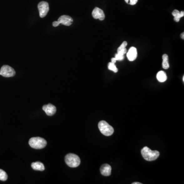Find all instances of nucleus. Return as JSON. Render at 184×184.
Returning a JSON list of instances; mask_svg holds the SVG:
<instances>
[{"mask_svg":"<svg viewBox=\"0 0 184 184\" xmlns=\"http://www.w3.org/2000/svg\"><path fill=\"white\" fill-rule=\"evenodd\" d=\"M98 127L101 133L105 136H110L112 135L114 131L113 127L105 121L103 120L99 122L98 123Z\"/></svg>","mask_w":184,"mask_h":184,"instance_id":"obj_4","label":"nucleus"},{"mask_svg":"<svg viewBox=\"0 0 184 184\" xmlns=\"http://www.w3.org/2000/svg\"><path fill=\"white\" fill-rule=\"evenodd\" d=\"M125 1L126 3H127V4L129 3V0H125Z\"/></svg>","mask_w":184,"mask_h":184,"instance_id":"obj_24","label":"nucleus"},{"mask_svg":"<svg viewBox=\"0 0 184 184\" xmlns=\"http://www.w3.org/2000/svg\"><path fill=\"white\" fill-rule=\"evenodd\" d=\"M52 25H53V27H56L59 26L60 24H59L58 21H54V22H53V23H52Z\"/></svg>","mask_w":184,"mask_h":184,"instance_id":"obj_21","label":"nucleus"},{"mask_svg":"<svg viewBox=\"0 0 184 184\" xmlns=\"http://www.w3.org/2000/svg\"><path fill=\"white\" fill-rule=\"evenodd\" d=\"M58 22L59 24H63L64 25L69 26L71 25L73 22V20L71 17L68 15H61L58 19Z\"/></svg>","mask_w":184,"mask_h":184,"instance_id":"obj_7","label":"nucleus"},{"mask_svg":"<svg viewBox=\"0 0 184 184\" xmlns=\"http://www.w3.org/2000/svg\"><path fill=\"white\" fill-rule=\"evenodd\" d=\"M126 52H127V49H126V48L124 49H122V50H120V51H117V53H118L119 54L121 55H123V56H124L125 54L126 53Z\"/></svg>","mask_w":184,"mask_h":184,"instance_id":"obj_19","label":"nucleus"},{"mask_svg":"<svg viewBox=\"0 0 184 184\" xmlns=\"http://www.w3.org/2000/svg\"><path fill=\"white\" fill-rule=\"evenodd\" d=\"M137 56L138 53L137 49L134 47L130 48L127 53V57L128 60L130 61H134L137 59Z\"/></svg>","mask_w":184,"mask_h":184,"instance_id":"obj_10","label":"nucleus"},{"mask_svg":"<svg viewBox=\"0 0 184 184\" xmlns=\"http://www.w3.org/2000/svg\"><path fill=\"white\" fill-rule=\"evenodd\" d=\"M172 14L174 17V21H176V22H179L181 18L184 17V11L180 12L179 10H174L172 13Z\"/></svg>","mask_w":184,"mask_h":184,"instance_id":"obj_12","label":"nucleus"},{"mask_svg":"<svg viewBox=\"0 0 184 184\" xmlns=\"http://www.w3.org/2000/svg\"><path fill=\"white\" fill-rule=\"evenodd\" d=\"M112 167L110 165L105 164L102 165L100 168V172L103 176H110L111 174Z\"/></svg>","mask_w":184,"mask_h":184,"instance_id":"obj_11","label":"nucleus"},{"mask_svg":"<svg viewBox=\"0 0 184 184\" xmlns=\"http://www.w3.org/2000/svg\"><path fill=\"white\" fill-rule=\"evenodd\" d=\"M127 42H126V41H124V42H123V43H122L121 45H120V47H119L118 48L117 51H120V50H122V49L125 48L127 46Z\"/></svg>","mask_w":184,"mask_h":184,"instance_id":"obj_18","label":"nucleus"},{"mask_svg":"<svg viewBox=\"0 0 184 184\" xmlns=\"http://www.w3.org/2000/svg\"><path fill=\"white\" fill-rule=\"evenodd\" d=\"M65 162L67 165L70 167H77L80 164V159L75 154L69 153L65 156Z\"/></svg>","mask_w":184,"mask_h":184,"instance_id":"obj_3","label":"nucleus"},{"mask_svg":"<svg viewBox=\"0 0 184 184\" xmlns=\"http://www.w3.org/2000/svg\"><path fill=\"white\" fill-rule=\"evenodd\" d=\"M43 110L45 111L46 114L49 116H53L56 112V107L50 103L43 105Z\"/></svg>","mask_w":184,"mask_h":184,"instance_id":"obj_9","label":"nucleus"},{"mask_svg":"<svg viewBox=\"0 0 184 184\" xmlns=\"http://www.w3.org/2000/svg\"><path fill=\"white\" fill-rule=\"evenodd\" d=\"M92 14L95 19H99L100 21H103L105 19V13L102 9L98 7L94 9Z\"/></svg>","mask_w":184,"mask_h":184,"instance_id":"obj_8","label":"nucleus"},{"mask_svg":"<svg viewBox=\"0 0 184 184\" xmlns=\"http://www.w3.org/2000/svg\"><path fill=\"white\" fill-rule=\"evenodd\" d=\"M133 184H142V183H139V182H134V183H132Z\"/></svg>","mask_w":184,"mask_h":184,"instance_id":"obj_23","label":"nucleus"},{"mask_svg":"<svg viewBox=\"0 0 184 184\" xmlns=\"http://www.w3.org/2000/svg\"><path fill=\"white\" fill-rule=\"evenodd\" d=\"M156 78L159 82H164L167 80V77L165 72L161 71L156 74Z\"/></svg>","mask_w":184,"mask_h":184,"instance_id":"obj_14","label":"nucleus"},{"mask_svg":"<svg viewBox=\"0 0 184 184\" xmlns=\"http://www.w3.org/2000/svg\"><path fill=\"white\" fill-rule=\"evenodd\" d=\"M15 75V70L8 65L2 66L0 70V75L5 77H11Z\"/></svg>","mask_w":184,"mask_h":184,"instance_id":"obj_5","label":"nucleus"},{"mask_svg":"<svg viewBox=\"0 0 184 184\" xmlns=\"http://www.w3.org/2000/svg\"><path fill=\"white\" fill-rule=\"evenodd\" d=\"M141 154L145 160L152 161L158 159L160 152L157 151H151L148 147H144L141 150Z\"/></svg>","mask_w":184,"mask_h":184,"instance_id":"obj_1","label":"nucleus"},{"mask_svg":"<svg viewBox=\"0 0 184 184\" xmlns=\"http://www.w3.org/2000/svg\"><path fill=\"white\" fill-rule=\"evenodd\" d=\"M138 0H130V4L131 5H134L136 4L137 2H138Z\"/></svg>","mask_w":184,"mask_h":184,"instance_id":"obj_20","label":"nucleus"},{"mask_svg":"<svg viewBox=\"0 0 184 184\" xmlns=\"http://www.w3.org/2000/svg\"><path fill=\"white\" fill-rule=\"evenodd\" d=\"M163 59V63H162V66L164 69H168L169 68V64L168 63V56L166 54L162 56Z\"/></svg>","mask_w":184,"mask_h":184,"instance_id":"obj_15","label":"nucleus"},{"mask_svg":"<svg viewBox=\"0 0 184 184\" xmlns=\"http://www.w3.org/2000/svg\"><path fill=\"white\" fill-rule=\"evenodd\" d=\"M183 82H184V76H183Z\"/></svg>","mask_w":184,"mask_h":184,"instance_id":"obj_25","label":"nucleus"},{"mask_svg":"<svg viewBox=\"0 0 184 184\" xmlns=\"http://www.w3.org/2000/svg\"><path fill=\"white\" fill-rule=\"evenodd\" d=\"M8 179L7 173L4 170L0 169V180L2 181H5Z\"/></svg>","mask_w":184,"mask_h":184,"instance_id":"obj_16","label":"nucleus"},{"mask_svg":"<svg viewBox=\"0 0 184 184\" xmlns=\"http://www.w3.org/2000/svg\"><path fill=\"white\" fill-rule=\"evenodd\" d=\"M184 32H183V33H182L181 34V39H184Z\"/></svg>","mask_w":184,"mask_h":184,"instance_id":"obj_22","label":"nucleus"},{"mask_svg":"<svg viewBox=\"0 0 184 184\" xmlns=\"http://www.w3.org/2000/svg\"><path fill=\"white\" fill-rule=\"evenodd\" d=\"M31 167L34 170L43 171L45 170V166L43 164L40 162H36L32 163Z\"/></svg>","mask_w":184,"mask_h":184,"instance_id":"obj_13","label":"nucleus"},{"mask_svg":"<svg viewBox=\"0 0 184 184\" xmlns=\"http://www.w3.org/2000/svg\"><path fill=\"white\" fill-rule=\"evenodd\" d=\"M39 10V17L43 18L46 17L49 11V5L47 2L42 1L38 5Z\"/></svg>","mask_w":184,"mask_h":184,"instance_id":"obj_6","label":"nucleus"},{"mask_svg":"<svg viewBox=\"0 0 184 184\" xmlns=\"http://www.w3.org/2000/svg\"><path fill=\"white\" fill-rule=\"evenodd\" d=\"M108 69H109V70L115 73H117L118 72V69L117 68L116 65H115L114 63H112V62L109 63Z\"/></svg>","mask_w":184,"mask_h":184,"instance_id":"obj_17","label":"nucleus"},{"mask_svg":"<svg viewBox=\"0 0 184 184\" xmlns=\"http://www.w3.org/2000/svg\"><path fill=\"white\" fill-rule=\"evenodd\" d=\"M47 141L41 137H32L29 141V144L32 148L39 149L45 148L47 145Z\"/></svg>","mask_w":184,"mask_h":184,"instance_id":"obj_2","label":"nucleus"}]
</instances>
